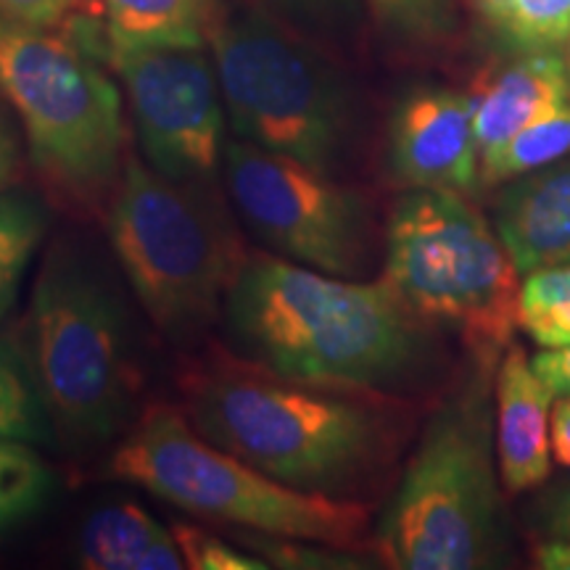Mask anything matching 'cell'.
<instances>
[{
  "instance_id": "15",
  "label": "cell",
  "mask_w": 570,
  "mask_h": 570,
  "mask_svg": "<svg viewBox=\"0 0 570 570\" xmlns=\"http://www.w3.org/2000/svg\"><path fill=\"white\" fill-rule=\"evenodd\" d=\"M494 227L520 273L570 265V156L510 183L497 198Z\"/></svg>"
},
{
  "instance_id": "11",
  "label": "cell",
  "mask_w": 570,
  "mask_h": 570,
  "mask_svg": "<svg viewBox=\"0 0 570 570\" xmlns=\"http://www.w3.org/2000/svg\"><path fill=\"white\" fill-rule=\"evenodd\" d=\"M106 67L130 98L142 161L169 180L225 188V98L209 46H117Z\"/></svg>"
},
{
  "instance_id": "3",
  "label": "cell",
  "mask_w": 570,
  "mask_h": 570,
  "mask_svg": "<svg viewBox=\"0 0 570 570\" xmlns=\"http://www.w3.org/2000/svg\"><path fill=\"white\" fill-rule=\"evenodd\" d=\"M135 306L114 256L92 240L69 233L48 246L17 346L69 458L114 449L148 407Z\"/></svg>"
},
{
  "instance_id": "24",
  "label": "cell",
  "mask_w": 570,
  "mask_h": 570,
  "mask_svg": "<svg viewBox=\"0 0 570 570\" xmlns=\"http://www.w3.org/2000/svg\"><path fill=\"white\" fill-rule=\"evenodd\" d=\"M518 327L544 348L570 346V265L537 267L520 283Z\"/></svg>"
},
{
  "instance_id": "28",
  "label": "cell",
  "mask_w": 570,
  "mask_h": 570,
  "mask_svg": "<svg viewBox=\"0 0 570 570\" xmlns=\"http://www.w3.org/2000/svg\"><path fill=\"white\" fill-rule=\"evenodd\" d=\"M75 11L88 9H82L77 0H0V19L42 27V30H61L63 21Z\"/></svg>"
},
{
  "instance_id": "16",
  "label": "cell",
  "mask_w": 570,
  "mask_h": 570,
  "mask_svg": "<svg viewBox=\"0 0 570 570\" xmlns=\"http://www.w3.org/2000/svg\"><path fill=\"white\" fill-rule=\"evenodd\" d=\"M77 566L85 570H180L183 554L173 531L151 512L122 502L96 510L77 539Z\"/></svg>"
},
{
  "instance_id": "34",
  "label": "cell",
  "mask_w": 570,
  "mask_h": 570,
  "mask_svg": "<svg viewBox=\"0 0 570 570\" xmlns=\"http://www.w3.org/2000/svg\"><path fill=\"white\" fill-rule=\"evenodd\" d=\"M77 3H80L82 9H88V11H98V13H104L101 0H77Z\"/></svg>"
},
{
  "instance_id": "7",
  "label": "cell",
  "mask_w": 570,
  "mask_h": 570,
  "mask_svg": "<svg viewBox=\"0 0 570 570\" xmlns=\"http://www.w3.org/2000/svg\"><path fill=\"white\" fill-rule=\"evenodd\" d=\"M0 96L51 198L104 217L130 151L122 92L101 61L61 32L0 19Z\"/></svg>"
},
{
  "instance_id": "31",
  "label": "cell",
  "mask_w": 570,
  "mask_h": 570,
  "mask_svg": "<svg viewBox=\"0 0 570 570\" xmlns=\"http://www.w3.org/2000/svg\"><path fill=\"white\" fill-rule=\"evenodd\" d=\"M552 449L560 465L570 468V396H560L552 407Z\"/></svg>"
},
{
  "instance_id": "30",
  "label": "cell",
  "mask_w": 570,
  "mask_h": 570,
  "mask_svg": "<svg viewBox=\"0 0 570 570\" xmlns=\"http://www.w3.org/2000/svg\"><path fill=\"white\" fill-rule=\"evenodd\" d=\"M531 365L552 396H570V346L541 352L533 356Z\"/></svg>"
},
{
  "instance_id": "6",
  "label": "cell",
  "mask_w": 570,
  "mask_h": 570,
  "mask_svg": "<svg viewBox=\"0 0 570 570\" xmlns=\"http://www.w3.org/2000/svg\"><path fill=\"white\" fill-rule=\"evenodd\" d=\"M489 375L491 367L473 362V375L425 425L375 525L373 550L383 566L396 570L497 566L502 508Z\"/></svg>"
},
{
  "instance_id": "29",
  "label": "cell",
  "mask_w": 570,
  "mask_h": 570,
  "mask_svg": "<svg viewBox=\"0 0 570 570\" xmlns=\"http://www.w3.org/2000/svg\"><path fill=\"white\" fill-rule=\"evenodd\" d=\"M21 167H24V154H21L19 130L13 127L9 111L0 106V194L13 188L19 180Z\"/></svg>"
},
{
  "instance_id": "26",
  "label": "cell",
  "mask_w": 570,
  "mask_h": 570,
  "mask_svg": "<svg viewBox=\"0 0 570 570\" xmlns=\"http://www.w3.org/2000/svg\"><path fill=\"white\" fill-rule=\"evenodd\" d=\"M262 3L315 40L352 38L362 17V0H262Z\"/></svg>"
},
{
  "instance_id": "2",
  "label": "cell",
  "mask_w": 570,
  "mask_h": 570,
  "mask_svg": "<svg viewBox=\"0 0 570 570\" xmlns=\"http://www.w3.org/2000/svg\"><path fill=\"white\" fill-rule=\"evenodd\" d=\"M223 344L306 383L402 396L433 365V333L391 285L325 275L252 248L227 291Z\"/></svg>"
},
{
  "instance_id": "4",
  "label": "cell",
  "mask_w": 570,
  "mask_h": 570,
  "mask_svg": "<svg viewBox=\"0 0 570 570\" xmlns=\"http://www.w3.org/2000/svg\"><path fill=\"white\" fill-rule=\"evenodd\" d=\"M104 227L156 336L177 354L209 344L223 323L227 291L252 252L227 190L175 183L130 154Z\"/></svg>"
},
{
  "instance_id": "5",
  "label": "cell",
  "mask_w": 570,
  "mask_h": 570,
  "mask_svg": "<svg viewBox=\"0 0 570 570\" xmlns=\"http://www.w3.org/2000/svg\"><path fill=\"white\" fill-rule=\"evenodd\" d=\"M209 51L233 138L333 177L352 167L360 146L354 92L320 40L265 6L223 0Z\"/></svg>"
},
{
  "instance_id": "14",
  "label": "cell",
  "mask_w": 570,
  "mask_h": 570,
  "mask_svg": "<svg viewBox=\"0 0 570 570\" xmlns=\"http://www.w3.org/2000/svg\"><path fill=\"white\" fill-rule=\"evenodd\" d=\"M494 396V444L502 483L510 491L539 487L550 475L552 391L520 346H510L499 360Z\"/></svg>"
},
{
  "instance_id": "27",
  "label": "cell",
  "mask_w": 570,
  "mask_h": 570,
  "mask_svg": "<svg viewBox=\"0 0 570 570\" xmlns=\"http://www.w3.org/2000/svg\"><path fill=\"white\" fill-rule=\"evenodd\" d=\"M177 550L183 554L185 568L190 570H267L269 566L254 552L240 550L238 544L194 523L175 520L169 525Z\"/></svg>"
},
{
  "instance_id": "10",
  "label": "cell",
  "mask_w": 570,
  "mask_h": 570,
  "mask_svg": "<svg viewBox=\"0 0 570 570\" xmlns=\"http://www.w3.org/2000/svg\"><path fill=\"white\" fill-rule=\"evenodd\" d=\"M223 180L235 217L259 248L317 273L365 281L377 230L362 190L238 138L227 140Z\"/></svg>"
},
{
  "instance_id": "23",
  "label": "cell",
  "mask_w": 570,
  "mask_h": 570,
  "mask_svg": "<svg viewBox=\"0 0 570 570\" xmlns=\"http://www.w3.org/2000/svg\"><path fill=\"white\" fill-rule=\"evenodd\" d=\"M570 156V104L523 127L499 151L481 159V180H515Z\"/></svg>"
},
{
  "instance_id": "19",
  "label": "cell",
  "mask_w": 570,
  "mask_h": 570,
  "mask_svg": "<svg viewBox=\"0 0 570 570\" xmlns=\"http://www.w3.org/2000/svg\"><path fill=\"white\" fill-rule=\"evenodd\" d=\"M370 17L404 53L436 56L460 38L458 0H365Z\"/></svg>"
},
{
  "instance_id": "32",
  "label": "cell",
  "mask_w": 570,
  "mask_h": 570,
  "mask_svg": "<svg viewBox=\"0 0 570 570\" xmlns=\"http://www.w3.org/2000/svg\"><path fill=\"white\" fill-rule=\"evenodd\" d=\"M539 568L547 570H570V539H552L537 547L533 552Z\"/></svg>"
},
{
  "instance_id": "9",
  "label": "cell",
  "mask_w": 570,
  "mask_h": 570,
  "mask_svg": "<svg viewBox=\"0 0 570 570\" xmlns=\"http://www.w3.org/2000/svg\"><path fill=\"white\" fill-rule=\"evenodd\" d=\"M520 269L502 235L462 194L404 190L383 230V281L431 327L494 370L518 331Z\"/></svg>"
},
{
  "instance_id": "25",
  "label": "cell",
  "mask_w": 570,
  "mask_h": 570,
  "mask_svg": "<svg viewBox=\"0 0 570 570\" xmlns=\"http://www.w3.org/2000/svg\"><path fill=\"white\" fill-rule=\"evenodd\" d=\"M240 544L248 547L256 558H262L269 568H291V570H344V568H365L352 550L323 544V541H306L291 537H267V533L238 531Z\"/></svg>"
},
{
  "instance_id": "17",
  "label": "cell",
  "mask_w": 570,
  "mask_h": 570,
  "mask_svg": "<svg viewBox=\"0 0 570 570\" xmlns=\"http://www.w3.org/2000/svg\"><path fill=\"white\" fill-rule=\"evenodd\" d=\"M117 46H209L223 0H101Z\"/></svg>"
},
{
  "instance_id": "18",
  "label": "cell",
  "mask_w": 570,
  "mask_h": 570,
  "mask_svg": "<svg viewBox=\"0 0 570 570\" xmlns=\"http://www.w3.org/2000/svg\"><path fill=\"white\" fill-rule=\"evenodd\" d=\"M53 225V209L40 194L11 188L0 194V323L17 306L21 283Z\"/></svg>"
},
{
  "instance_id": "20",
  "label": "cell",
  "mask_w": 570,
  "mask_h": 570,
  "mask_svg": "<svg viewBox=\"0 0 570 570\" xmlns=\"http://www.w3.org/2000/svg\"><path fill=\"white\" fill-rule=\"evenodd\" d=\"M483 24L512 51H554L570 42V0H473Z\"/></svg>"
},
{
  "instance_id": "35",
  "label": "cell",
  "mask_w": 570,
  "mask_h": 570,
  "mask_svg": "<svg viewBox=\"0 0 570 570\" xmlns=\"http://www.w3.org/2000/svg\"><path fill=\"white\" fill-rule=\"evenodd\" d=\"M566 61H568V67H570V42H568V53H566Z\"/></svg>"
},
{
  "instance_id": "21",
  "label": "cell",
  "mask_w": 570,
  "mask_h": 570,
  "mask_svg": "<svg viewBox=\"0 0 570 570\" xmlns=\"http://www.w3.org/2000/svg\"><path fill=\"white\" fill-rule=\"evenodd\" d=\"M59 473L30 441L0 436V533L48 508Z\"/></svg>"
},
{
  "instance_id": "13",
  "label": "cell",
  "mask_w": 570,
  "mask_h": 570,
  "mask_svg": "<svg viewBox=\"0 0 570 570\" xmlns=\"http://www.w3.org/2000/svg\"><path fill=\"white\" fill-rule=\"evenodd\" d=\"M470 98L481 167V159L499 151L512 135L570 104V67L554 51H523L483 69Z\"/></svg>"
},
{
  "instance_id": "12",
  "label": "cell",
  "mask_w": 570,
  "mask_h": 570,
  "mask_svg": "<svg viewBox=\"0 0 570 570\" xmlns=\"http://www.w3.org/2000/svg\"><path fill=\"white\" fill-rule=\"evenodd\" d=\"M389 169L404 190L470 194L481 180L473 98L449 88H415L389 122Z\"/></svg>"
},
{
  "instance_id": "22",
  "label": "cell",
  "mask_w": 570,
  "mask_h": 570,
  "mask_svg": "<svg viewBox=\"0 0 570 570\" xmlns=\"http://www.w3.org/2000/svg\"><path fill=\"white\" fill-rule=\"evenodd\" d=\"M0 436L56 446V431L17 341L0 336Z\"/></svg>"
},
{
  "instance_id": "8",
  "label": "cell",
  "mask_w": 570,
  "mask_h": 570,
  "mask_svg": "<svg viewBox=\"0 0 570 570\" xmlns=\"http://www.w3.org/2000/svg\"><path fill=\"white\" fill-rule=\"evenodd\" d=\"M106 475L238 531L354 550L370 529L367 502L285 487L206 441L175 402H148L138 423L111 449Z\"/></svg>"
},
{
  "instance_id": "1",
  "label": "cell",
  "mask_w": 570,
  "mask_h": 570,
  "mask_svg": "<svg viewBox=\"0 0 570 570\" xmlns=\"http://www.w3.org/2000/svg\"><path fill=\"white\" fill-rule=\"evenodd\" d=\"M175 386L206 441L309 494L365 502L404 439V396L277 375L214 338L180 354Z\"/></svg>"
},
{
  "instance_id": "33",
  "label": "cell",
  "mask_w": 570,
  "mask_h": 570,
  "mask_svg": "<svg viewBox=\"0 0 570 570\" xmlns=\"http://www.w3.org/2000/svg\"><path fill=\"white\" fill-rule=\"evenodd\" d=\"M550 525L560 539H570V487L554 499L550 512Z\"/></svg>"
}]
</instances>
